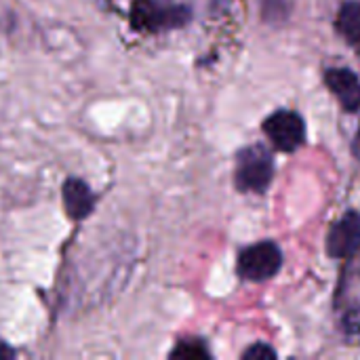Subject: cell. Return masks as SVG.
<instances>
[{
  "label": "cell",
  "instance_id": "6da1fadb",
  "mask_svg": "<svg viewBox=\"0 0 360 360\" xmlns=\"http://www.w3.org/2000/svg\"><path fill=\"white\" fill-rule=\"evenodd\" d=\"M188 17V8L167 4L162 0H135L131 8V25L141 32H158L181 25Z\"/></svg>",
  "mask_w": 360,
  "mask_h": 360
},
{
  "label": "cell",
  "instance_id": "7a4b0ae2",
  "mask_svg": "<svg viewBox=\"0 0 360 360\" xmlns=\"http://www.w3.org/2000/svg\"><path fill=\"white\" fill-rule=\"evenodd\" d=\"M274 175V162L266 148L251 146L238 154L236 162V186L240 190L262 192L268 188Z\"/></svg>",
  "mask_w": 360,
  "mask_h": 360
},
{
  "label": "cell",
  "instance_id": "3957f363",
  "mask_svg": "<svg viewBox=\"0 0 360 360\" xmlns=\"http://www.w3.org/2000/svg\"><path fill=\"white\" fill-rule=\"evenodd\" d=\"M283 255L281 249L266 240L245 249L238 257V272L247 281H268L281 270Z\"/></svg>",
  "mask_w": 360,
  "mask_h": 360
},
{
  "label": "cell",
  "instance_id": "277c9868",
  "mask_svg": "<svg viewBox=\"0 0 360 360\" xmlns=\"http://www.w3.org/2000/svg\"><path fill=\"white\" fill-rule=\"evenodd\" d=\"M264 131L281 152H293L306 139V124L300 114L291 110H281L264 122Z\"/></svg>",
  "mask_w": 360,
  "mask_h": 360
},
{
  "label": "cell",
  "instance_id": "5b68a950",
  "mask_svg": "<svg viewBox=\"0 0 360 360\" xmlns=\"http://www.w3.org/2000/svg\"><path fill=\"white\" fill-rule=\"evenodd\" d=\"M360 249V215L346 213L329 232L327 251L333 257H352Z\"/></svg>",
  "mask_w": 360,
  "mask_h": 360
},
{
  "label": "cell",
  "instance_id": "8992f818",
  "mask_svg": "<svg viewBox=\"0 0 360 360\" xmlns=\"http://www.w3.org/2000/svg\"><path fill=\"white\" fill-rule=\"evenodd\" d=\"M63 207L70 219L80 221L84 217H89L93 213V207L97 202V196L93 194V190L89 188V184L84 179L78 177H68L63 181Z\"/></svg>",
  "mask_w": 360,
  "mask_h": 360
},
{
  "label": "cell",
  "instance_id": "52a82bcc",
  "mask_svg": "<svg viewBox=\"0 0 360 360\" xmlns=\"http://www.w3.org/2000/svg\"><path fill=\"white\" fill-rule=\"evenodd\" d=\"M325 82L342 101L348 112H356L360 108V80L352 70L333 68L325 74Z\"/></svg>",
  "mask_w": 360,
  "mask_h": 360
},
{
  "label": "cell",
  "instance_id": "ba28073f",
  "mask_svg": "<svg viewBox=\"0 0 360 360\" xmlns=\"http://www.w3.org/2000/svg\"><path fill=\"white\" fill-rule=\"evenodd\" d=\"M338 30L350 40L360 42V2H346L338 15Z\"/></svg>",
  "mask_w": 360,
  "mask_h": 360
},
{
  "label": "cell",
  "instance_id": "9c48e42d",
  "mask_svg": "<svg viewBox=\"0 0 360 360\" xmlns=\"http://www.w3.org/2000/svg\"><path fill=\"white\" fill-rule=\"evenodd\" d=\"M171 359H179V360L209 359V350H207L200 342H181V344L171 352Z\"/></svg>",
  "mask_w": 360,
  "mask_h": 360
},
{
  "label": "cell",
  "instance_id": "30bf717a",
  "mask_svg": "<svg viewBox=\"0 0 360 360\" xmlns=\"http://www.w3.org/2000/svg\"><path fill=\"white\" fill-rule=\"evenodd\" d=\"M245 359L247 360H274L276 359V352L266 346V344H255L253 348H249L245 352Z\"/></svg>",
  "mask_w": 360,
  "mask_h": 360
},
{
  "label": "cell",
  "instance_id": "8fae6325",
  "mask_svg": "<svg viewBox=\"0 0 360 360\" xmlns=\"http://www.w3.org/2000/svg\"><path fill=\"white\" fill-rule=\"evenodd\" d=\"M2 356H15V350L4 348V344H0V359H2Z\"/></svg>",
  "mask_w": 360,
  "mask_h": 360
}]
</instances>
